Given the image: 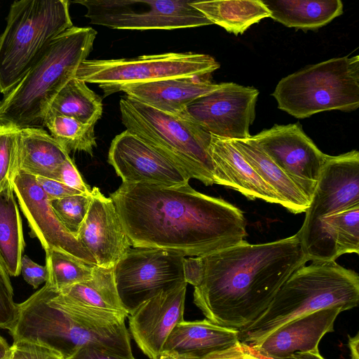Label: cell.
Instances as JSON below:
<instances>
[{
  "label": "cell",
  "instance_id": "obj_14",
  "mask_svg": "<svg viewBox=\"0 0 359 359\" xmlns=\"http://www.w3.org/2000/svg\"><path fill=\"white\" fill-rule=\"evenodd\" d=\"M12 185L30 235L39 239L45 252L61 250L86 264L97 265L93 256L59 222L35 176L18 170Z\"/></svg>",
  "mask_w": 359,
  "mask_h": 359
},
{
  "label": "cell",
  "instance_id": "obj_15",
  "mask_svg": "<svg viewBox=\"0 0 359 359\" xmlns=\"http://www.w3.org/2000/svg\"><path fill=\"white\" fill-rule=\"evenodd\" d=\"M108 162L125 184L175 187L190 180L177 165L126 130L111 141Z\"/></svg>",
  "mask_w": 359,
  "mask_h": 359
},
{
  "label": "cell",
  "instance_id": "obj_24",
  "mask_svg": "<svg viewBox=\"0 0 359 359\" xmlns=\"http://www.w3.org/2000/svg\"><path fill=\"white\" fill-rule=\"evenodd\" d=\"M230 141L260 177L277 194L284 208L294 214L306 212L309 201L281 168L265 154L252 136L247 139Z\"/></svg>",
  "mask_w": 359,
  "mask_h": 359
},
{
  "label": "cell",
  "instance_id": "obj_48",
  "mask_svg": "<svg viewBox=\"0 0 359 359\" xmlns=\"http://www.w3.org/2000/svg\"><path fill=\"white\" fill-rule=\"evenodd\" d=\"M11 352H10V353L6 355V357L1 358V359H11Z\"/></svg>",
  "mask_w": 359,
  "mask_h": 359
},
{
  "label": "cell",
  "instance_id": "obj_39",
  "mask_svg": "<svg viewBox=\"0 0 359 359\" xmlns=\"http://www.w3.org/2000/svg\"><path fill=\"white\" fill-rule=\"evenodd\" d=\"M183 271L185 282L196 287L200 284L202 280L203 269L201 257L184 259Z\"/></svg>",
  "mask_w": 359,
  "mask_h": 359
},
{
  "label": "cell",
  "instance_id": "obj_27",
  "mask_svg": "<svg viewBox=\"0 0 359 359\" xmlns=\"http://www.w3.org/2000/svg\"><path fill=\"white\" fill-rule=\"evenodd\" d=\"M193 6L212 24L235 35L243 34L271 13L261 0L194 1Z\"/></svg>",
  "mask_w": 359,
  "mask_h": 359
},
{
  "label": "cell",
  "instance_id": "obj_4",
  "mask_svg": "<svg viewBox=\"0 0 359 359\" xmlns=\"http://www.w3.org/2000/svg\"><path fill=\"white\" fill-rule=\"evenodd\" d=\"M358 302L359 276L355 271L335 261H313L294 271L263 313L238 330V341L252 346L297 318L334 306L350 310Z\"/></svg>",
  "mask_w": 359,
  "mask_h": 359
},
{
  "label": "cell",
  "instance_id": "obj_9",
  "mask_svg": "<svg viewBox=\"0 0 359 359\" xmlns=\"http://www.w3.org/2000/svg\"><path fill=\"white\" fill-rule=\"evenodd\" d=\"M189 0H79L90 23L116 29H176L212 23Z\"/></svg>",
  "mask_w": 359,
  "mask_h": 359
},
{
  "label": "cell",
  "instance_id": "obj_32",
  "mask_svg": "<svg viewBox=\"0 0 359 359\" xmlns=\"http://www.w3.org/2000/svg\"><path fill=\"white\" fill-rule=\"evenodd\" d=\"M91 201L89 194L69 196L50 201V205L57 219L65 229L77 239Z\"/></svg>",
  "mask_w": 359,
  "mask_h": 359
},
{
  "label": "cell",
  "instance_id": "obj_23",
  "mask_svg": "<svg viewBox=\"0 0 359 359\" xmlns=\"http://www.w3.org/2000/svg\"><path fill=\"white\" fill-rule=\"evenodd\" d=\"M69 157V154L43 128L19 129L18 171L56 180L60 166Z\"/></svg>",
  "mask_w": 359,
  "mask_h": 359
},
{
  "label": "cell",
  "instance_id": "obj_20",
  "mask_svg": "<svg viewBox=\"0 0 359 359\" xmlns=\"http://www.w3.org/2000/svg\"><path fill=\"white\" fill-rule=\"evenodd\" d=\"M210 154L214 166V184L235 189L250 200L259 198L283 205L277 194L260 177L229 140L212 135Z\"/></svg>",
  "mask_w": 359,
  "mask_h": 359
},
{
  "label": "cell",
  "instance_id": "obj_41",
  "mask_svg": "<svg viewBox=\"0 0 359 359\" xmlns=\"http://www.w3.org/2000/svg\"><path fill=\"white\" fill-rule=\"evenodd\" d=\"M200 359H245L243 345L238 341L227 348L212 352Z\"/></svg>",
  "mask_w": 359,
  "mask_h": 359
},
{
  "label": "cell",
  "instance_id": "obj_2",
  "mask_svg": "<svg viewBox=\"0 0 359 359\" xmlns=\"http://www.w3.org/2000/svg\"><path fill=\"white\" fill-rule=\"evenodd\" d=\"M203 273L194 303L215 324L241 330L267 309L287 279L308 262L294 235L250 244L245 240L201 256Z\"/></svg>",
  "mask_w": 359,
  "mask_h": 359
},
{
  "label": "cell",
  "instance_id": "obj_26",
  "mask_svg": "<svg viewBox=\"0 0 359 359\" xmlns=\"http://www.w3.org/2000/svg\"><path fill=\"white\" fill-rule=\"evenodd\" d=\"M58 294L64 301L78 306L128 314L117 293L114 268L95 265L90 279L66 287Z\"/></svg>",
  "mask_w": 359,
  "mask_h": 359
},
{
  "label": "cell",
  "instance_id": "obj_31",
  "mask_svg": "<svg viewBox=\"0 0 359 359\" xmlns=\"http://www.w3.org/2000/svg\"><path fill=\"white\" fill-rule=\"evenodd\" d=\"M48 279L46 282L58 292L72 285L88 280L93 276V266L58 250L46 251Z\"/></svg>",
  "mask_w": 359,
  "mask_h": 359
},
{
  "label": "cell",
  "instance_id": "obj_16",
  "mask_svg": "<svg viewBox=\"0 0 359 359\" xmlns=\"http://www.w3.org/2000/svg\"><path fill=\"white\" fill-rule=\"evenodd\" d=\"M187 285L161 292L128 316L133 339L150 359L160 353L170 332L184 320Z\"/></svg>",
  "mask_w": 359,
  "mask_h": 359
},
{
  "label": "cell",
  "instance_id": "obj_3",
  "mask_svg": "<svg viewBox=\"0 0 359 359\" xmlns=\"http://www.w3.org/2000/svg\"><path fill=\"white\" fill-rule=\"evenodd\" d=\"M96 35L92 27L73 26L55 37L0 101V126L43 128L53 99L75 77L91 52Z\"/></svg>",
  "mask_w": 359,
  "mask_h": 359
},
{
  "label": "cell",
  "instance_id": "obj_37",
  "mask_svg": "<svg viewBox=\"0 0 359 359\" xmlns=\"http://www.w3.org/2000/svg\"><path fill=\"white\" fill-rule=\"evenodd\" d=\"M21 273L24 280L34 289L48 279L46 266L35 263L27 255L22 257Z\"/></svg>",
  "mask_w": 359,
  "mask_h": 359
},
{
  "label": "cell",
  "instance_id": "obj_25",
  "mask_svg": "<svg viewBox=\"0 0 359 359\" xmlns=\"http://www.w3.org/2000/svg\"><path fill=\"white\" fill-rule=\"evenodd\" d=\"M271 18L287 27L317 29L343 13L340 0H261Z\"/></svg>",
  "mask_w": 359,
  "mask_h": 359
},
{
  "label": "cell",
  "instance_id": "obj_47",
  "mask_svg": "<svg viewBox=\"0 0 359 359\" xmlns=\"http://www.w3.org/2000/svg\"><path fill=\"white\" fill-rule=\"evenodd\" d=\"M270 359H296L295 357L292 355L290 356L285 357V358H270Z\"/></svg>",
  "mask_w": 359,
  "mask_h": 359
},
{
  "label": "cell",
  "instance_id": "obj_11",
  "mask_svg": "<svg viewBox=\"0 0 359 359\" xmlns=\"http://www.w3.org/2000/svg\"><path fill=\"white\" fill-rule=\"evenodd\" d=\"M259 91L252 86L222 83L217 90L188 104L180 116L225 140L250 137Z\"/></svg>",
  "mask_w": 359,
  "mask_h": 359
},
{
  "label": "cell",
  "instance_id": "obj_38",
  "mask_svg": "<svg viewBox=\"0 0 359 359\" xmlns=\"http://www.w3.org/2000/svg\"><path fill=\"white\" fill-rule=\"evenodd\" d=\"M36 179L49 201L72 195L83 194L55 180L41 177H36Z\"/></svg>",
  "mask_w": 359,
  "mask_h": 359
},
{
  "label": "cell",
  "instance_id": "obj_46",
  "mask_svg": "<svg viewBox=\"0 0 359 359\" xmlns=\"http://www.w3.org/2000/svg\"><path fill=\"white\" fill-rule=\"evenodd\" d=\"M11 352V346L6 339L0 335V359L8 355Z\"/></svg>",
  "mask_w": 359,
  "mask_h": 359
},
{
  "label": "cell",
  "instance_id": "obj_45",
  "mask_svg": "<svg viewBox=\"0 0 359 359\" xmlns=\"http://www.w3.org/2000/svg\"><path fill=\"white\" fill-rule=\"evenodd\" d=\"M243 345V348L245 351V359H270L269 358L264 357L259 353L255 352L252 348L247 345Z\"/></svg>",
  "mask_w": 359,
  "mask_h": 359
},
{
  "label": "cell",
  "instance_id": "obj_49",
  "mask_svg": "<svg viewBox=\"0 0 359 359\" xmlns=\"http://www.w3.org/2000/svg\"><path fill=\"white\" fill-rule=\"evenodd\" d=\"M1 261V260H0Z\"/></svg>",
  "mask_w": 359,
  "mask_h": 359
},
{
  "label": "cell",
  "instance_id": "obj_33",
  "mask_svg": "<svg viewBox=\"0 0 359 359\" xmlns=\"http://www.w3.org/2000/svg\"><path fill=\"white\" fill-rule=\"evenodd\" d=\"M19 129L0 126V191L12 184L18 172Z\"/></svg>",
  "mask_w": 359,
  "mask_h": 359
},
{
  "label": "cell",
  "instance_id": "obj_17",
  "mask_svg": "<svg viewBox=\"0 0 359 359\" xmlns=\"http://www.w3.org/2000/svg\"><path fill=\"white\" fill-rule=\"evenodd\" d=\"M77 240L93 256L97 265L114 268L130 248L114 202L98 187L91 189V201Z\"/></svg>",
  "mask_w": 359,
  "mask_h": 359
},
{
  "label": "cell",
  "instance_id": "obj_19",
  "mask_svg": "<svg viewBox=\"0 0 359 359\" xmlns=\"http://www.w3.org/2000/svg\"><path fill=\"white\" fill-rule=\"evenodd\" d=\"M308 261H335L359 253V205L321 218L299 240Z\"/></svg>",
  "mask_w": 359,
  "mask_h": 359
},
{
  "label": "cell",
  "instance_id": "obj_13",
  "mask_svg": "<svg viewBox=\"0 0 359 359\" xmlns=\"http://www.w3.org/2000/svg\"><path fill=\"white\" fill-rule=\"evenodd\" d=\"M359 205V152L326 156L305 218L296 233L305 237L323 217Z\"/></svg>",
  "mask_w": 359,
  "mask_h": 359
},
{
  "label": "cell",
  "instance_id": "obj_29",
  "mask_svg": "<svg viewBox=\"0 0 359 359\" xmlns=\"http://www.w3.org/2000/svg\"><path fill=\"white\" fill-rule=\"evenodd\" d=\"M86 83L72 78L56 95L48 111L95 125L103 112L102 98Z\"/></svg>",
  "mask_w": 359,
  "mask_h": 359
},
{
  "label": "cell",
  "instance_id": "obj_12",
  "mask_svg": "<svg viewBox=\"0 0 359 359\" xmlns=\"http://www.w3.org/2000/svg\"><path fill=\"white\" fill-rule=\"evenodd\" d=\"M252 137L311 202L327 154L299 123L274 125Z\"/></svg>",
  "mask_w": 359,
  "mask_h": 359
},
{
  "label": "cell",
  "instance_id": "obj_10",
  "mask_svg": "<svg viewBox=\"0 0 359 359\" xmlns=\"http://www.w3.org/2000/svg\"><path fill=\"white\" fill-rule=\"evenodd\" d=\"M180 253L158 248H130L114 267L119 299L129 314L162 291L184 283Z\"/></svg>",
  "mask_w": 359,
  "mask_h": 359
},
{
  "label": "cell",
  "instance_id": "obj_34",
  "mask_svg": "<svg viewBox=\"0 0 359 359\" xmlns=\"http://www.w3.org/2000/svg\"><path fill=\"white\" fill-rule=\"evenodd\" d=\"M17 314L18 304L13 301V290L9 275L0 261V328L10 331Z\"/></svg>",
  "mask_w": 359,
  "mask_h": 359
},
{
  "label": "cell",
  "instance_id": "obj_44",
  "mask_svg": "<svg viewBox=\"0 0 359 359\" xmlns=\"http://www.w3.org/2000/svg\"><path fill=\"white\" fill-rule=\"evenodd\" d=\"M296 359H325L319 352V349L306 353H297L293 355Z\"/></svg>",
  "mask_w": 359,
  "mask_h": 359
},
{
  "label": "cell",
  "instance_id": "obj_43",
  "mask_svg": "<svg viewBox=\"0 0 359 359\" xmlns=\"http://www.w3.org/2000/svg\"><path fill=\"white\" fill-rule=\"evenodd\" d=\"M359 345V333L357 332L353 337L348 335V346L350 350V355L351 359H359L358 352Z\"/></svg>",
  "mask_w": 359,
  "mask_h": 359
},
{
  "label": "cell",
  "instance_id": "obj_36",
  "mask_svg": "<svg viewBox=\"0 0 359 359\" xmlns=\"http://www.w3.org/2000/svg\"><path fill=\"white\" fill-rule=\"evenodd\" d=\"M56 180L83 194H89L91 192L90 187L84 182L76 166L70 157L67 158L60 166Z\"/></svg>",
  "mask_w": 359,
  "mask_h": 359
},
{
  "label": "cell",
  "instance_id": "obj_30",
  "mask_svg": "<svg viewBox=\"0 0 359 359\" xmlns=\"http://www.w3.org/2000/svg\"><path fill=\"white\" fill-rule=\"evenodd\" d=\"M45 127L68 154L79 151L93 156L97 146L95 125L48 111L44 119Z\"/></svg>",
  "mask_w": 359,
  "mask_h": 359
},
{
  "label": "cell",
  "instance_id": "obj_28",
  "mask_svg": "<svg viewBox=\"0 0 359 359\" xmlns=\"http://www.w3.org/2000/svg\"><path fill=\"white\" fill-rule=\"evenodd\" d=\"M24 248L22 220L11 184L0 191V260L9 276L21 273Z\"/></svg>",
  "mask_w": 359,
  "mask_h": 359
},
{
  "label": "cell",
  "instance_id": "obj_6",
  "mask_svg": "<svg viewBox=\"0 0 359 359\" xmlns=\"http://www.w3.org/2000/svg\"><path fill=\"white\" fill-rule=\"evenodd\" d=\"M0 35V93H9L50 43L73 27L67 0H21L11 5Z\"/></svg>",
  "mask_w": 359,
  "mask_h": 359
},
{
  "label": "cell",
  "instance_id": "obj_18",
  "mask_svg": "<svg viewBox=\"0 0 359 359\" xmlns=\"http://www.w3.org/2000/svg\"><path fill=\"white\" fill-rule=\"evenodd\" d=\"M342 311L341 307L334 306L304 315L286 323L259 344L250 347L269 358L318 350L320 340L326 334L334 331V322Z\"/></svg>",
  "mask_w": 359,
  "mask_h": 359
},
{
  "label": "cell",
  "instance_id": "obj_40",
  "mask_svg": "<svg viewBox=\"0 0 359 359\" xmlns=\"http://www.w3.org/2000/svg\"><path fill=\"white\" fill-rule=\"evenodd\" d=\"M68 359H128L103 348L87 345L79 348Z\"/></svg>",
  "mask_w": 359,
  "mask_h": 359
},
{
  "label": "cell",
  "instance_id": "obj_7",
  "mask_svg": "<svg viewBox=\"0 0 359 359\" xmlns=\"http://www.w3.org/2000/svg\"><path fill=\"white\" fill-rule=\"evenodd\" d=\"M271 95L278 109L297 118L359 107V56L332 58L283 78Z\"/></svg>",
  "mask_w": 359,
  "mask_h": 359
},
{
  "label": "cell",
  "instance_id": "obj_42",
  "mask_svg": "<svg viewBox=\"0 0 359 359\" xmlns=\"http://www.w3.org/2000/svg\"><path fill=\"white\" fill-rule=\"evenodd\" d=\"M154 359H197L191 355L173 351L162 350Z\"/></svg>",
  "mask_w": 359,
  "mask_h": 359
},
{
  "label": "cell",
  "instance_id": "obj_8",
  "mask_svg": "<svg viewBox=\"0 0 359 359\" xmlns=\"http://www.w3.org/2000/svg\"><path fill=\"white\" fill-rule=\"evenodd\" d=\"M212 56L196 53H166L134 58L85 60L75 77L98 84L107 97L123 86L161 79L205 76L219 69Z\"/></svg>",
  "mask_w": 359,
  "mask_h": 359
},
{
  "label": "cell",
  "instance_id": "obj_5",
  "mask_svg": "<svg viewBox=\"0 0 359 359\" xmlns=\"http://www.w3.org/2000/svg\"><path fill=\"white\" fill-rule=\"evenodd\" d=\"M126 130L182 168L189 177L205 185L214 184L210 154L211 135L196 123L171 115L128 96L119 101Z\"/></svg>",
  "mask_w": 359,
  "mask_h": 359
},
{
  "label": "cell",
  "instance_id": "obj_35",
  "mask_svg": "<svg viewBox=\"0 0 359 359\" xmlns=\"http://www.w3.org/2000/svg\"><path fill=\"white\" fill-rule=\"evenodd\" d=\"M11 359H64L54 351L31 342L13 341Z\"/></svg>",
  "mask_w": 359,
  "mask_h": 359
},
{
  "label": "cell",
  "instance_id": "obj_22",
  "mask_svg": "<svg viewBox=\"0 0 359 359\" xmlns=\"http://www.w3.org/2000/svg\"><path fill=\"white\" fill-rule=\"evenodd\" d=\"M238 341V330L213 323L207 318L177 323L163 350L173 351L197 359L227 348Z\"/></svg>",
  "mask_w": 359,
  "mask_h": 359
},
{
  "label": "cell",
  "instance_id": "obj_21",
  "mask_svg": "<svg viewBox=\"0 0 359 359\" xmlns=\"http://www.w3.org/2000/svg\"><path fill=\"white\" fill-rule=\"evenodd\" d=\"M221 83L205 76L180 77L123 86L127 96L161 111L180 116L195 100L213 92Z\"/></svg>",
  "mask_w": 359,
  "mask_h": 359
},
{
  "label": "cell",
  "instance_id": "obj_1",
  "mask_svg": "<svg viewBox=\"0 0 359 359\" xmlns=\"http://www.w3.org/2000/svg\"><path fill=\"white\" fill-rule=\"evenodd\" d=\"M133 248L201 257L235 245L247 236L243 212L189 184H125L111 194Z\"/></svg>",
  "mask_w": 359,
  "mask_h": 359
}]
</instances>
